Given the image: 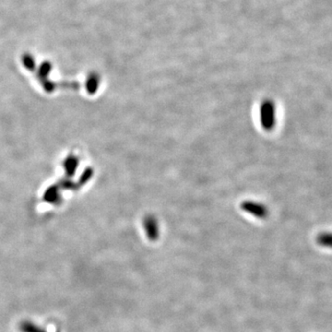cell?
Instances as JSON below:
<instances>
[{
	"label": "cell",
	"instance_id": "10",
	"mask_svg": "<svg viewBox=\"0 0 332 332\" xmlns=\"http://www.w3.org/2000/svg\"><path fill=\"white\" fill-rule=\"evenodd\" d=\"M22 63L24 64V68L29 71L35 72L37 69L34 57L29 53H25L22 55Z\"/></svg>",
	"mask_w": 332,
	"mask_h": 332
},
{
	"label": "cell",
	"instance_id": "12",
	"mask_svg": "<svg viewBox=\"0 0 332 332\" xmlns=\"http://www.w3.org/2000/svg\"><path fill=\"white\" fill-rule=\"evenodd\" d=\"M317 241L319 245L332 247V233H322L318 236Z\"/></svg>",
	"mask_w": 332,
	"mask_h": 332
},
{
	"label": "cell",
	"instance_id": "11",
	"mask_svg": "<svg viewBox=\"0 0 332 332\" xmlns=\"http://www.w3.org/2000/svg\"><path fill=\"white\" fill-rule=\"evenodd\" d=\"M94 174H95V170H94V168H92V167H86V168L83 170V172H82L81 175H80L79 181L77 182L78 186L79 187V189L82 188L83 186H85L89 181H91V179L93 178Z\"/></svg>",
	"mask_w": 332,
	"mask_h": 332
},
{
	"label": "cell",
	"instance_id": "3",
	"mask_svg": "<svg viewBox=\"0 0 332 332\" xmlns=\"http://www.w3.org/2000/svg\"><path fill=\"white\" fill-rule=\"evenodd\" d=\"M241 209L258 219H266L269 216V211L267 206L261 202L246 200L241 203Z\"/></svg>",
	"mask_w": 332,
	"mask_h": 332
},
{
	"label": "cell",
	"instance_id": "4",
	"mask_svg": "<svg viewBox=\"0 0 332 332\" xmlns=\"http://www.w3.org/2000/svg\"><path fill=\"white\" fill-rule=\"evenodd\" d=\"M143 226L147 238L151 241H157L160 237V228L157 219L152 215H147L143 220Z\"/></svg>",
	"mask_w": 332,
	"mask_h": 332
},
{
	"label": "cell",
	"instance_id": "7",
	"mask_svg": "<svg viewBox=\"0 0 332 332\" xmlns=\"http://www.w3.org/2000/svg\"><path fill=\"white\" fill-rule=\"evenodd\" d=\"M101 84V77L97 72H91L85 80V89L88 95H95Z\"/></svg>",
	"mask_w": 332,
	"mask_h": 332
},
{
	"label": "cell",
	"instance_id": "8",
	"mask_svg": "<svg viewBox=\"0 0 332 332\" xmlns=\"http://www.w3.org/2000/svg\"><path fill=\"white\" fill-rule=\"evenodd\" d=\"M57 185L59 186V188L61 189V190H70V191L76 192V191H78L79 190V187L78 186L77 182H74L71 178H69L67 176L62 177L58 181Z\"/></svg>",
	"mask_w": 332,
	"mask_h": 332
},
{
	"label": "cell",
	"instance_id": "1",
	"mask_svg": "<svg viewBox=\"0 0 332 332\" xmlns=\"http://www.w3.org/2000/svg\"><path fill=\"white\" fill-rule=\"evenodd\" d=\"M261 124L266 131L273 130L276 125V105L270 99H266L261 103Z\"/></svg>",
	"mask_w": 332,
	"mask_h": 332
},
{
	"label": "cell",
	"instance_id": "5",
	"mask_svg": "<svg viewBox=\"0 0 332 332\" xmlns=\"http://www.w3.org/2000/svg\"><path fill=\"white\" fill-rule=\"evenodd\" d=\"M43 200L48 204L60 205L63 200V198H62L61 189L59 188V186L57 184H54L48 187L46 191L44 192Z\"/></svg>",
	"mask_w": 332,
	"mask_h": 332
},
{
	"label": "cell",
	"instance_id": "6",
	"mask_svg": "<svg viewBox=\"0 0 332 332\" xmlns=\"http://www.w3.org/2000/svg\"><path fill=\"white\" fill-rule=\"evenodd\" d=\"M79 159L77 155L75 154H70L68 155L63 161V168L65 171V176L72 178L75 176L77 173V170L79 168Z\"/></svg>",
	"mask_w": 332,
	"mask_h": 332
},
{
	"label": "cell",
	"instance_id": "9",
	"mask_svg": "<svg viewBox=\"0 0 332 332\" xmlns=\"http://www.w3.org/2000/svg\"><path fill=\"white\" fill-rule=\"evenodd\" d=\"M19 328L22 332H48L38 325L33 323L32 321H28V320L23 321L19 326Z\"/></svg>",
	"mask_w": 332,
	"mask_h": 332
},
{
	"label": "cell",
	"instance_id": "2",
	"mask_svg": "<svg viewBox=\"0 0 332 332\" xmlns=\"http://www.w3.org/2000/svg\"><path fill=\"white\" fill-rule=\"evenodd\" d=\"M52 70H53V64L47 60L40 64L38 69H36L35 71L36 79L41 84V86L43 87V90L47 94H52L56 89V83L52 79H49V75L52 71Z\"/></svg>",
	"mask_w": 332,
	"mask_h": 332
}]
</instances>
